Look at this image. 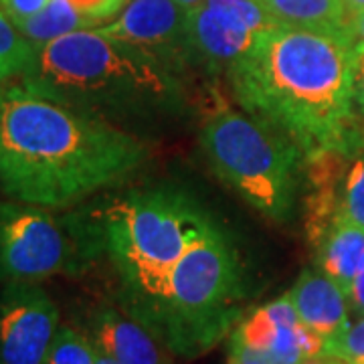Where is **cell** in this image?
I'll return each mask as SVG.
<instances>
[{"instance_id":"cell-1","label":"cell","mask_w":364,"mask_h":364,"mask_svg":"<svg viewBox=\"0 0 364 364\" xmlns=\"http://www.w3.org/2000/svg\"><path fill=\"white\" fill-rule=\"evenodd\" d=\"M356 51L344 28L269 26L227 69L237 105L304 158L354 154L364 130L354 97Z\"/></svg>"},{"instance_id":"cell-2","label":"cell","mask_w":364,"mask_h":364,"mask_svg":"<svg viewBox=\"0 0 364 364\" xmlns=\"http://www.w3.org/2000/svg\"><path fill=\"white\" fill-rule=\"evenodd\" d=\"M148 144L102 117L11 83L0 105V188L61 210L134 176Z\"/></svg>"},{"instance_id":"cell-3","label":"cell","mask_w":364,"mask_h":364,"mask_svg":"<svg viewBox=\"0 0 364 364\" xmlns=\"http://www.w3.org/2000/svg\"><path fill=\"white\" fill-rule=\"evenodd\" d=\"M18 83L136 136L181 122L191 105L181 75L100 28L75 31L37 47Z\"/></svg>"},{"instance_id":"cell-4","label":"cell","mask_w":364,"mask_h":364,"mask_svg":"<svg viewBox=\"0 0 364 364\" xmlns=\"http://www.w3.org/2000/svg\"><path fill=\"white\" fill-rule=\"evenodd\" d=\"M102 251L119 277V308L140 320L162 296L170 272L215 219L174 186L132 191L95 205Z\"/></svg>"},{"instance_id":"cell-5","label":"cell","mask_w":364,"mask_h":364,"mask_svg":"<svg viewBox=\"0 0 364 364\" xmlns=\"http://www.w3.org/2000/svg\"><path fill=\"white\" fill-rule=\"evenodd\" d=\"M245 267L219 223L208 227L170 272L146 326L172 354L203 356L243 320Z\"/></svg>"},{"instance_id":"cell-6","label":"cell","mask_w":364,"mask_h":364,"mask_svg":"<svg viewBox=\"0 0 364 364\" xmlns=\"http://www.w3.org/2000/svg\"><path fill=\"white\" fill-rule=\"evenodd\" d=\"M200 148L215 176L263 217L287 223L296 213L306 158L277 132L213 97Z\"/></svg>"},{"instance_id":"cell-7","label":"cell","mask_w":364,"mask_h":364,"mask_svg":"<svg viewBox=\"0 0 364 364\" xmlns=\"http://www.w3.org/2000/svg\"><path fill=\"white\" fill-rule=\"evenodd\" d=\"M104 255L93 208L65 217L53 208L0 203V284H41L55 275H79Z\"/></svg>"},{"instance_id":"cell-8","label":"cell","mask_w":364,"mask_h":364,"mask_svg":"<svg viewBox=\"0 0 364 364\" xmlns=\"http://www.w3.org/2000/svg\"><path fill=\"white\" fill-rule=\"evenodd\" d=\"M269 26L275 25L255 0H205L186 16L193 67L227 73Z\"/></svg>"},{"instance_id":"cell-9","label":"cell","mask_w":364,"mask_h":364,"mask_svg":"<svg viewBox=\"0 0 364 364\" xmlns=\"http://www.w3.org/2000/svg\"><path fill=\"white\" fill-rule=\"evenodd\" d=\"M231 350L245 352L265 364H308L326 358V342L299 320L286 294L235 326Z\"/></svg>"},{"instance_id":"cell-10","label":"cell","mask_w":364,"mask_h":364,"mask_svg":"<svg viewBox=\"0 0 364 364\" xmlns=\"http://www.w3.org/2000/svg\"><path fill=\"white\" fill-rule=\"evenodd\" d=\"M186 16L174 0H130L107 25L97 26L104 35L142 49L182 79L193 67L186 37Z\"/></svg>"},{"instance_id":"cell-11","label":"cell","mask_w":364,"mask_h":364,"mask_svg":"<svg viewBox=\"0 0 364 364\" xmlns=\"http://www.w3.org/2000/svg\"><path fill=\"white\" fill-rule=\"evenodd\" d=\"M59 326V310L39 284H2L0 364H43Z\"/></svg>"},{"instance_id":"cell-12","label":"cell","mask_w":364,"mask_h":364,"mask_svg":"<svg viewBox=\"0 0 364 364\" xmlns=\"http://www.w3.org/2000/svg\"><path fill=\"white\" fill-rule=\"evenodd\" d=\"M93 346L117 364H172V352L119 306H97L87 316Z\"/></svg>"},{"instance_id":"cell-13","label":"cell","mask_w":364,"mask_h":364,"mask_svg":"<svg viewBox=\"0 0 364 364\" xmlns=\"http://www.w3.org/2000/svg\"><path fill=\"white\" fill-rule=\"evenodd\" d=\"M287 298L294 304L299 320L324 340L326 352L350 326L348 294L318 267H308L299 273Z\"/></svg>"},{"instance_id":"cell-14","label":"cell","mask_w":364,"mask_h":364,"mask_svg":"<svg viewBox=\"0 0 364 364\" xmlns=\"http://www.w3.org/2000/svg\"><path fill=\"white\" fill-rule=\"evenodd\" d=\"M314 249L316 267L332 277L348 294L364 257V229L340 217L326 229Z\"/></svg>"},{"instance_id":"cell-15","label":"cell","mask_w":364,"mask_h":364,"mask_svg":"<svg viewBox=\"0 0 364 364\" xmlns=\"http://www.w3.org/2000/svg\"><path fill=\"white\" fill-rule=\"evenodd\" d=\"M275 26L287 28H344L348 11L344 0H255Z\"/></svg>"},{"instance_id":"cell-16","label":"cell","mask_w":364,"mask_h":364,"mask_svg":"<svg viewBox=\"0 0 364 364\" xmlns=\"http://www.w3.org/2000/svg\"><path fill=\"white\" fill-rule=\"evenodd\" d=\"M16 26L35 47H43L75 31L97 28V25L83 13H79L69 0H49L43 11L16 23Z\"/></svg>"},{"instance_id":"cell-17","label":"cell","mask_w":364,"mask_h":364,"mask_svg":"<svg viewBox=\"0 0 364 364\" xmlns=\"http://www.w3.org/2000/svg\"><path fill=\"white\" fill-rule=\"evenodd\" d=\"M37 47L26 39L14 21L0 6V79H21L35 59Z\"/></svg>"},{"instance_id":"cell-18","label":"cell","mask_w":364,"mask_h":364,"mask_svg":"<svg viewBox=\"0 0 364 364\" xmlns=\"http://www.w3.org/2000/svg\"><path fill=\"white\" fill-rule=\"evenodd\" d=\"M97 350L85 332L73 326H59L43 364H95Z\"/></svg>"},{"instance_id":"cell-19","label":"cell","mask_w":364,"mask_h":364,"mask_svg":"<svg viewBox=\"0 0 364 364\" xmlns=\"http://www.w3.org/2000/svg\"><path fill=\"white\" fill-rule=\"evenodd\" d=\"M340 215L364 229V148L350 158L340 191Z\"/></svg>"},{"instance_id":"cell-20","label":"cell","mask_w":364,"mask_h":364,"mask_svg":"<svg viewBox=\"0 0 364 364\" xmlns=\"http://www.w3.org/2000/svg\"><path fill=\"white\" fill-rule=\"evenodd\" d=\"M328 358H336L342 364H364V316L356 324L348 326V330L334 344L328 346Z\"/></svg>"},{"instance_id":"cell-21","label":"cell","mask_w":364,"mask_h":364,"mask_svg":"<svg viewBox=\"0 0 364 364\" xmlns=\"http://www.w3.org/2000/svg\"><path fill=\"white\" fill-rule=\"evenodd\" d=\"M79 13H83L97 26L114 21L130 0H69Z\"/></svg>"},{"instance_id":"cell-22","label":"cell","mask_w":364,"mask_h":364,"mask_svg":"<svg viewBox=\"0 0 364 364\" xmlns=\"http://www.w3.org/2000/svg\"><path fill=\"white\" fill-rule=\"evenodd\" d=\"M47 2H49V0H0V6H2L4 13L13 18L14 25H16V23L26 21V18H31L33 14H37L39 11H43Z\"/></svg>"},{"instance_id":"cell-23","label":"cell","mask_w":364,"mask_h":364,"mask_svg":"<svg viewBox=\"0 0 364 364\" xmlns=\"http://www.w3.org/2000/svg\"><path fill=\"white\" fill-rule=\"evenodd\" d=\"M356 51V67H354V97H356V109L364 130V49Z\"/></svg>"},{"instance_id":"cell-24","label":"cell","mask_w":364,"mask_h":364,"mask_svg":"<svg viewBox=\"0 0 364 364\" xmlns=\"http://www.w3.org/2000/svg\"><path fill=\"white\" fill-rule=\"evenodd\" d=\"M348 301H350L352 312L364 316V257L356 269L354 279H352L350 289H348Z\"/></svg>"},{"instance_id":"cell-25","label":"cell","mask_w":364,"mask_h":364,"mask_svg":"<svg viewBox=\"0 0 364 364\" xmlns=\"http://www.w3.org/2000/svg\"><path fill=\"white\" fill-rule=\"evenodd\" d=\"M346 31H348L352 43H354V49H364V11L348 14Z\"/></svg>"},{"instance_id":"cell-26","label":"cell","mask_w":364,"mask_h":364,"mask_svg":"<svg viewBox=\"0 0 364 364\" xmlns=\"http://www.w3.org/2000/svg\"><path fill=\"white\" fill-rule=\"evenodd\" d=\"M229 364H265L257 360V358H253V356H249L245 352H237L231 350V356H229Z\"/></svg>"},{"instance_id":"cell-27","label":"cell","mask_w":364,"mask_h":364,"mask_svg":"<svg viewBox=\"0 0 364 364\" xmlns=\"http://www.w3.org/2000/svg\"><path fill=\"white\" fill-rule=\"evenodd\" d=\"M344 4H346V11H348V14L363 13L364 11V0H344Z\"/></svg>"},{"instance_id":"cell-28","label":"cell","mask_w":364,"mask_h":364,"mask_svg":"<svg viewBox=\"0 0 364 364\" xmlns=\"http://www.w3.org/2000/svg\"><path fill=\"white\" fill-rule=\"evenodd\" d=\"M181 9H184L186 13H191V11H195L196 6H200L205 0H174Z\"/></svg>"},{"instance_id":"cell-29","label":"cell","mask_w":364,"mask_h":364,"mask_svg":"<svg viewBox=\"0 0 364 364\" xmlns=\"http://www.w3.org/2000/svg\"><path fill=\"white\" fill-rule=\"evenodd\" d=\"M97 350V348H95ZM95 364H117L114 358H109V356H105L104 352L97 350V360H95Z\"/></svg>"},{"instance_id":"cell-30","label":"cell","mask_w":364,"mask_h":364,"mask_svg":"<svg viewBox=\"0 0 364 364\" xmlns=\"http://www.w3.org/2000/svg\"><path fill=\"white\" fill-rule=\"evenodd\" d=\"M308 364H342L340 360H336V358H316V360H312V363Z\"/></svg>"},{"instance_id":"cell-31","label":"cell","mask_w":364,"mask_h":364,"mask_svg":"<svg viewBox=\"0 0 364 364\" xmlns=\"http://www.w3.org/2000/svg\"><path fill=\"white\" fill-rule=\"evenodd\" d=\"M9 85H11V83H6V81L0 79V105H2V100H4V93L9 90Z\"/></svg>"}]
</instances>
